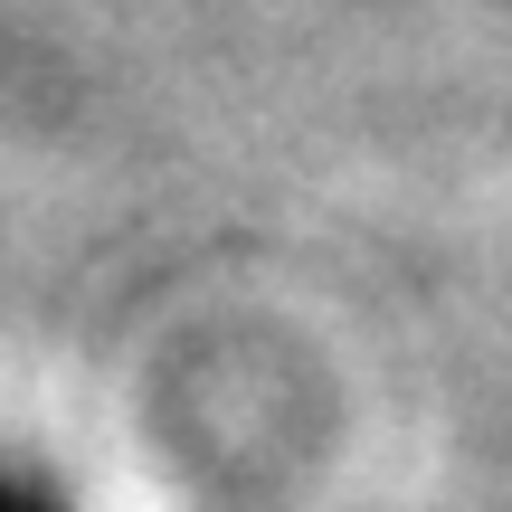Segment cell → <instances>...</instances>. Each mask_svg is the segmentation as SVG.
<instances>
[{
	"label": "cell",
	"mask_w": 512,
	"mask_h": 512,
	"mask_svg": "<svg viewBox=\"0 0 512 512\" xmlns=\"http://www.w3.org/2000/svg\"><path fill=\"white\" fill-rule=\"evenodd\" d=\"M0 512H67V503H57L38 475H10V465H0Z\"/></svg>",
	"instance_id": "6da1fadb"
}]
</instances>
